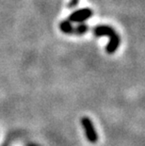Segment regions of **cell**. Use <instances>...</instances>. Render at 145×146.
Returning a JSON list of instances; mask_svg holds the SVG:
<instances>
[{
	"label": "cell",
	"instance_id": "cell-4",
	"mask_svg": "<svg viewBox=\"0 0 145 146\" xmlns=\"http://www.w3.org/2000/svg\"><path fill=\"white\" fill-rule=\"evenodd\" d=\"M60 29L63 33L65 34H73V26L69 20H64L60 24Z\"/></svg>",
	"mask_w": 145,
	"mask_h": 146
},
{
	"label": "cell",
	"instance_id": "cell-5",
	"mask_svg": "<svg viewBox=\"0 0 145 146\" xmlns=\"http://www.w3.org/2000/svg\"><path fill=\"white\" fill-rule=\"evenodd\" d=\"M89 27L87 24H83V23H80L78 26L76 27H73V34L75 35H78V36H81L83 34L87 33L89 31Z\"/></svg>",
	"mask_w": 145,
	"mask_h": 146
},
{
	"label": "cell",
	"instance_id": "cell-1",
	"mask_svg": "<svg viewBox=\"0 0 145 146\" xmlns=\"http://www.w3.org/2000/svg\"><path fill=\"white\" fill-rule=\"evenodd\" d=\"M93 33L96 37H103L106 36L109 38V42L107 43L106 50L107 54H113L118 49L121 43V39H120L119 34L117 33L112 27L106 26V25H101V26H96L93 29Z\"/></svg>",
	"mask_w": 145,
	"mask_h": 146
},
{
	"label": "cell",
	"instance_id": "cell-2",
	"mask_svg": "<svg viewBox=\"0 0 145 146\" xmlns=\"http://www.w3.org/2000/svg\"><path fill=\"white\" fill-rule=\"evenodd\" d=\"M92 15V11L91 9H81V10L73 11L72 14L70 15L68 20L71 23H83L84 21L88 20L91 18Z\"/></svg>",
	"mask_w": 145,
	"mask_h": 146
},
{
	"label": "cell",
	"instance_id": "cell-3",
	"mask_svg": "<svg viewBox=\"0 0 145 146\" xmlns=\"http://www.w3.org/2000/svg\"><path fill=\"white\" fill-rule=\"evenodd\" d=\"M81 123H82L83 128L85 130L86 136H87L89 141L91 142L96 141L98 139V136H97L96 130H95L94 126H93V123H91V121L89 120V118L83 117L81 120Z\"/></svg>",
	"mask_w": 145,
	"mask_h": 146
},
{
	"label": "cell",
	"instance_id": "cell-6",
	"mask_svg": "<svg viewBox=\"0 0 145 146\" xmlns=\"http://www.w3.org/2000/svg\"><path fill=\"white\" fill-rule=\"evenodd\" d=\"M79 3V0H71L70 3H69V5H68V7L69 8H73V7H75L76 5H77Z\"/></svg>",
	"mask_w": 145,
	"mask_h": 146
}]
</instances>
